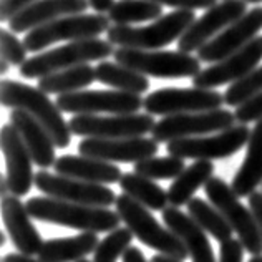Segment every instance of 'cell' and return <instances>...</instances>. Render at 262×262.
I'll list each match as a JSON object with an SVG mask.
<instances>
[{"instance_id":"17","label":"cell","mask_w":262,"mask_h":262,"mask_svg":"<svg viewBox=\"0 0 262 262\" xmlns=\"http://www.w3.org/2000/svg\"><path fill=\"white\" fill-rule=\"evenodd\" d=\"M0 144L5 158V178L10 194L22 198L29 194L32 184H35V174L32 169V155L18 129L9 123L0 129Z\"/></svg>"},{"instance_id":"43","label":"cell","mask_w":262,"mask_h":262,"mask_svg":"<svg viewBox=\"0 0 262 262\" xmlns=\"http://www.w3.org/2000/svg\"><path fill=\"white\" fill-rule=\"evenodd\" d=\"M90 7L96 12V13H105L110 12V9L113 7L115 0H88Z\"/></svg>"},{"instance_id":"36","label":"cell","mask_w":262,"mask_h":262,"mask_svg":"<svg viewBox=\"0 0 262 262\" xmlns=\"http://www.w3.org/2000/svg\"><path fill=\"white\" fill-rule=\"evenodd\" d=\"M0 45H2V58H5L10 65L22 67L27 61L25 57L29 50H27L25 43L20 42L9 30L2 29V32H0Z\"/></svg>"},{"instance_id":"37","label":"cell","mask_w":262,"mask_h":262,"mask_svg":"<svg viewBox=\"0 0 262 262\" xmlns=\"http://www.w3.org/2000/svg\"><path fill=\"white\" fill-rule=\"evenodd\" d=\"M234 115H236V120L239 123H244V125L251 121L262 120V92L257 93L256 96H252L246 103H243L241 106H237Z\"/></svg>"},{"instance_id":"4","label":"cell","mask_w":262,"mask_h":262,"mask_svg":"<svg viewBox=\"0 0 262 262\" xmlns=\"http://www.w3.org/2000/svg\"><path fill=\"white\" fill-rule=\"evenodd\" d=\"M194 20V10H176L156 18L151 25H112L106 33L113 45L140 48V50H158L181 38Z\"/></svg>"},{"instance_id":"15","label":"cell","mask_w":262,"mask_h":262,"mask_svg":"<svg viewBox=\"0 0 262 262\" xmlns=\"http://www.w3.org/2000/svg\"><path fill=\"white\" fill-rule=\"evenodd\" d=\"M247 12L246 0H224L208 9L201 18L192 22L181 38L178 40V50L191 53L198 52L203 45L214 38L217 33L227 29L232 22H236Z\"/></svg>"},{"instance_id":"38","label":"cell","mask_w":262,"mask_h":262,"mask_svg":"<svg viewBox=\"0 0 262 262\" xmlns=\"http://www.w3.org/2000/svg\"><path fill=\"white\" fill-rule=\"evenodd\" d=\"M244 251L246 247L239 239H227L221 243L219 262H244Z\"/></svg>"},{"instance_id":"18","label":"cell","mask_w":262,"mask_h":262,"mask_svg":"<svg viewBox=\"0 0 262 262\" xmlns=\"http://www.w3.org/2000/svg\"><path fill=\"white\" fill-rule=\"evenodd\" d=\"M262 29V7H256L252 10H247L241 18L232 22L227 29L209 40L198 50V58L203 63H216L224 60L234 52L241 50L256 38L259 30Z\"/></svg>"},{"instance_id":"20","label":"cell","mask_w":262,"mask_h":262,"mask_svg":"<svg viewBox=\"0 0 262 262\" xmlns=\"http://www.w3.org/2000/svg\"><path fill=\"white\" fill-rule=\"evenodd\" d=\"M27 204L20 201L18 196L9 194L2 199V219L13 246L18 252L38 254L43 246V239L33 226Z\"/></svg>"},{"instance_id":"32","label":"cell","mask_w":262,"mask_h":262,"mask_svg":"<svg viewBox=\"0 0 262 262\" xmlns=\"http://www.w3.org/2000/svg\"><path fill=\"white\" fill-rule=\"evenodd\" d=\"M188 212L196 223L203 227L206 232H209L212 237L219 243L232 237V227L227 223L226 217L221 214V211L209 203H206L201 198H192L188 203Z\"/></svg>"},{"instance_id":"14","label":"cell","mask_w":262,"mask_h":262,"mask_svg":"<svg viewBox=\"0 0 262 262\" xmlns=\"http://www.w3.org/2000/svg\"><path fill=\"white\" fill-rule=\"evenodd\" d=\"M35 186L45 196L86 206H98V208H110L118 198L105 184L88 183L63 174H52L45 169L35 174Z\"/></svg>"},{"instance_id":"50","label":"cell","mask_w":262,"mask_h":262,"mask_svg":"<svg viewBox=\"0 0 262 262\" xmlns=\"http://www.w3.org/2000/svg\"><path fill=\"white\" fill-rule=\"evenodd\" d=\"M247 4H259V2H262V0H246Z\"/></svg>"},{"instance_id":"33","label":"cell","mask_w":262,"mask_h":262,"mask_svg":"<svg viewBox=\"0 0 262 262\" xmlns=\"http://www.w3.org/2000/svg\"><path fill=\"white\" fill-rule=\"evenodd\" d=\"M184 160L178 156L146 158L135 163V173L149 179H174L184 171Z\"/></svg>"},{"instance_id":"21","label":"cell","mask_w":262,"mask_h":262,"mask_svg":"<svg viewBox=\"0 0 262 262\" xmlns=\"http://www.w3.org/2000/svg\"><path fill=\"white\" fill-rule=\"evenodd\" d=\"M88 7V0H37L13 15L9 20V25L10 30L15 33L30 32L60 17L85 13Z\"/></svg>"},{"instance_id":"48","label":"cell","mask_w":262,"mask_h":262,"mask_svg":"<svg viewBox=\"0 0 262 262\" xmlns=\"http://www.w3.org/2000/svg\"><path fill=\"white\" fill-rule=\"evenodd\" d=\"M249 262H262V254L260 256H252V259Z\"/></svg>"},{"instance_id":"6","label":"cell","mask_w":262,"mask_h":262,"mask_svg":"<svg viewBox=\"0 0 262 262\" xmlns=\"http://www.w3.org/2000/svg\"><path fill=\"white\" fill-rule=\"evenodd\" d=\"M115 61L155 78H194L201 72V60L186 52H158L120 47L113 53Z\"/></svg>"},{"instance_id":"10","label":"cell","mask_w":262,"mask_h":262,"mask_svg":"<svg viewBox=\"0 0 262 262\" xmlns=\"http://www.w3.org/2000/svg\"><path fill=\"white\" fill-rule=\"evenodd\" d=\"M236 115L229 110H208V112H192L164 116L155 125L151 135L158 143H169L179 138L204 136L214 131H224L234 126Z\"/></svg>"},{"instance_id":"34","label":"cell","mask_w":262,"mask_h":262,"mask_svg":"<svg viewBox=\"0 0 262 262\" xmlns=\"http://www.w3.org/2000/svg\"><path fill=\"white\" fill-rule=\"evenodd\" d=\"M260 92H262V65L256 67L252 72L244 75L243 78L231 83L224 93V103L229 106L237 108Z\"/></svg>"},{"instance_id":"19","label":"cell","mask_w":262,"mask_h":262,"mask_svg":"<svg viewBox=\"0 0 262 262\" xmlns=\"http://www.w3.org/2000/svg\"><path fill=\"white\" fill-rule=\"evenodd\" d=\"M80 155L110 163H138L158 153L155 138H85L78 144Z\"/></svg>"},{"instance_id":"40","label":"cell","mask_w":262,"mask_h":262,"mask_svg":"<svg viewBox=\"0 0 262 262\" xmlns=\"http://www.w3.org/2000/svg\"><path fill=\"white\" fill-rule=\"evenodd\" d=\"M33 2L37 0H0V20L9 22L13 15H17L20 10H24Z\"/></svg>"},{"instance_id":"30","label":"cell","mask_w":262,"mask_h":262,"mask_svg":"<svg viewBox=\"0 0 262 262\" xmlns=\"http://www.w3.org/2000/svg\"><path fill=\"white\" fill-rule=\"evenodd\" d=\"M120 188L125 194L136 199L151 211H164L168 208V191H164L153 179L138 173H125L120 179Z\"/></svg>"},{"instance_id":"3","label":"cell","mask_w":262,"mask_h":262,"mask_svg":"<svg viewBox=\"0 0 262 262\" xmlns=\"http://www.w3.org/2000/svg\"><path fill=\"white\" fill-rule=\"evenodd\" d=\"M115 206L123 224L135 234V237L140 243L179 260H184L189 256L183 241L169 227L160 224V221L151 214L146 206L138 203L136 199L125 194V192L116 198Z\"/></svg>"},{"instance_id":"28","label":"cell","mask_w":262,"mask_h":262,"mask_svg":"<svg viewBox=\"0 0 262 262\" xmlns=\"http://www.w3.org/2000/svg\"><path fill=\"white\" fill-rule=\"evenodd\" d=\"M96 80V72L92 65L83 63L65 70L55 72L38 78V88L47 95H65L80 92Z\"/></svg>"},{"instance_id":"47","label":"cell","mask_w":262,"mask_h":262,"mask_svg":"<svg viewBox=\"0 0 262 262\" xmlns=\"http://www.w3.org/2000/svg\"><path fill=\"white\" fill-rule=\"evenodd\" d=\"M9 68H10V63L5 58H2V61H0V72H2V75H5L7 72H9Z\"/></svg>"},{"instance_id":"1","label":"cell","mask_w":262,"mask_h":262,"mask_svg":"<svg viewBox=\"0 0 262 262\" xmlns=\"http://www.w3.org/2000/svg\"><path fill=\"white\" fill-rule=\"evenodd\" d=\"M27 209L33 219L42 223L72 227L90 232H110L120 227L121 217L116 211L98 206H86L57 198H30Z\"/></svg>"},{"instance_id":"8","label":"cell","mask_w":262,"mask_h":262,"mask_svg":"<svg viewBox=\"0 0 262 262\" xmlns=\"http://www.w3.org/2000/svg\"><path fill=\"white\" fill-rule=\"evenodd\" d=\"M110 17L103 13H77V15L60 17L57 20L43 24L30 30L24 38L29 52H42L43 48L57 42L70 40H88L96 38L110 29Z\"/></svg>"},{"instance_id":"44","label":"cell","mask_w":262,"mask_h":262,"mask_svg":"<svg viewBox=\"0 0 262 262\" xmlns=\"http://www.w3.org/2000/svg\"><path fill=\"white\" fill-rule=\"evenodd\" d=\"M2 262H42L40 259H33L30 254L24 252H15V254H7L2 259Z\"/></svg>"},{"instance_id":"46","label":"cell","mask_w":262,"mask_h":262,"mask_svg":"<svg viewBox=\"0 0 262 262\" xmlns=\"http://www.w3.org/2000/svg\"><path fill=\"white\" fill-rule=\"evenodd\" d=\"M7 192H10L9 191V184H7V178H0V196H2V199L5 198V196H9Z\"/></svg>"},{"instance_id":"24","label":"cell","mask_w":262,"mask_h":262,"mask_svg":"<svg viewBox=\"0 0 262 262\" xmlns=\"http://www.w3.org/2000/svg\"><path fill=\"white\" fill-rule=\"evenodd\" d=\"M53 168L57 171V174L83 179V181L98 184L120 183L123 176L121 169L115 166L113 163L98 160V158H90L85 155H63L57 158Z\"/></svg>"},{"instance_id":"35","label":"cell","mask_w":262,"mask_h":262,"mask_svg":"<svg viewBox=\"0 0 262 262\" xmlns=\"http://www.w3.org/2000/svg\"><path fill=\"white\" fill-rule=\"evenodd\" d=\"M133 237L135 234L128 227H116L105 239L100 241L95 251L93 262H116L131 246Z\"/></svg>"},{"instance_id":"51","label":"cell","mask_w":262,"mask_h":262,"mask_svg":"<svg viewBox=\"0 0 262 262\" xmlns=\"http://www.w3.org/2000/svg\"><path fill=\"white\" fill-rule=\"evenodd\" d=\"M77 262H93V260H88V259H80V260H77Z\"/></svg>"},{"instance_id":"16","label":"cell","mask_w":262,"mask_h":262,"mask_svg":"<svg viewBox=\"0 0 262 262\" xmlns=\"http://www.w3.org/2000/svg\"><path fill=\"white\" fill-rule=\"evenodd\" d=\"M262 60V37L257 35L246 47L234 52L224 60L201 70L192 80V86L198 88H217L221 85L234 83L244 75L252 72Z\"/></svg>"},{"instance_id":"41","label":"cell","mask_w":262,"mask_h":262,"mask_svg":"<svg viewBox=\"0 0 262 262\" xmlns=\"http://www.w3.org/2000/svg\"><path fill=\"white\" fill-rule=\"evenodd\" d=\"M249 208L252 211L254 217H256V221H257V226H259L260 234H262V192L254 191L249 196Z\"/></svg>"},{"instance_id":"22","label":"cell","mask_w":262,"mask_h":262,"mask_svg":"<svg viewBox=\"0 0 262 262\" xmlns=\"http://www.w3.org/2000/svg\"><path fill=\"white\" fill-rule=\"evenodd\" d=\"M161 212L163 223L183 241L192 262H216L214 251L206 236V231L189 214H184L176 206H168Z\"/></svg>"},{"instance_id":"13","label":"cell","mask_w":262,"mask_h":262,"mask_svg":"<svg viewBox=\"0 0 262 262\" xmlns=\"http://www.w3.org/2000/svg\"><path fill=\"white\" fill-rule=\"evenodd\" d=\"M224 105V95L208 88H161L144 98V110L149 115H179L208 112Z\"/></svg>"},{"instance_id":"12","label":"cell","mask_w":262,"mask_h":262,"mask_svg":"<svg viewBox=\"0 0 262 262\" xmlns=\"http://www.w3.org/2000/svg\"><path fill=\"white\" fill-rule=\"evenodd\" d=\"M73 135L85 138H133L151 133L156 125L149 113L126 115H75L70 120Z\"/></svg>"},{"instance_id":"27","label":"cell","mask_w":262,"mask_h":262,"mask_svg":"<svg viewBox=\"0 0 262 262\" xmlns=\"http://www.w3.org/2000/svg\"><path fill=\"white\" fill-rule=\"evenodd\" d=\"M212 174H214V164H212V161L196 160V163L184 168L183 173L174 178V181L171 183L168 189L169 204L176 206V208L186 206L194 198V192L201 186H206V183L212 178Z\"/></svg>"},{"instance_id":"39","label":"cell","mask_w":262,"mask_h":262,"mask_svg":"<svg viewBox=\"0 0 262 262\" xmlns=\"http://www.w3.org/2000/svg\"><path fill=\"white\" fill-rule=\"evenodd\" d=\"M155 2L168 7H174L176 10H199L211 9L216 5V0H155Z\"/></svg>"},{"instance_id":"11","label":"cell","mask_w":262,"mask_h":262,"mask_svg":"<svg viewBox=\"0 0 262 262\" xmlns=\"http://www.w3.org/2000/svg\"><path fill=\"white\" fill-rule=\"evenodd\" d=\"M57 106L65 113L73 115H126L138 113L144 106L141 95L120 92V90H92V92H73L58 95Z\"/></svg>"},{"instance_id":"26","label":"cell","mask_w":262,"mask_h":262,"mask_svg":"<svg viewBox=\"0 0 262 262\" xmlns=\"http://www.w3.org/2000/svg\"><path fill=\"white\" fill-rule=\"evenodd\" d=\"M100 241L98 232L83 231L72 237H58L45 241L38 252L42 262H77L96 251Z\"/></svg>"},{"instance_id":"25","label":"cell","mask_w":262,"mask_h":262,"mask_svg":"<svg viewBox=\"0 0 262 262\" xmlns=\"http://www.w3.org/2000/svg\"><path fill=\"white\" fill-rule=\"evenodd\" d=\"M262 183V120L251 129L247 151L243 164L232 178V189L239 198L251 196Z\"/></svg>"},{"instance_id":"31","label":"cell","mask_w":262,"mask_h":262,"mask_svg":"<svg viewBox=\"0 0 262 262\" xmlns=\"http://www.w3.org/2000/svg\"><path fill=\"white\" fill-rule=\"evenodd\" d=\"M115 25L149 22L163 17V5L155 0H118L108 12Z\"/></svg>"},{"instance_id":"45","label":"cell","mask_w":262,"mask_h":262,"mask_svg":"<svg viewBox=\"0 0 262 262\" xmlns=\"http://www.w3.org/2000/svg\"><path fill=\"white\" fill-rule=\"evenodd\" d=\"M149 262H183L176 257H171V256H166V254H156V256L151 257Z\"/></svg>"},{"instance_id":"49","label":"cell","mask_w":262,"mask_h":262,"mask_svg":"<svg viewBox=\"0 0 262 262\" xmlns=\"http://www.w3.org/2000/svg\"><path fill=\"white\" fill-rule=\"evenodd\" d=\"M4 244H5V234L0 232V246H4Z\"/></svg>"},{"instance_id":"29","label":"cell","mask_w":262,"mask_h":262,"mask_svg":"<svg viewBox=\"0 0 262 262\" xmlns=\"http://www.w3.org/2000/svg\"><path fill=\"white\" fill-rule=\"evenodd\" d=\"M96 80L103 85H108L120 92L141 95L149 90V80L146 75L125 67L118 61H101L96 65Z\"/></svg>"},{"instance_id":"5","label":"cell","mask_w":262,"mask_h":262,"mask_svg":"<svg viewBox=\"0 0 262 262\" xmlns=\"http://www.w3.org/2000/svg\"><path fill=\"white\" fill-rule=\"evenodd\" d=\"M113 53L115 48L110 40H77V42H70L68 45L35 55L30 60H27L22 67H18V72L24 78H42L45 75L65 70V68L105 60L112 57Z\"/></svg>"},{"instance_id":"42","label":"cell","mask_w":262,"mask_h":262,"mask_svg":"<svg viewBox=\"0 0 262 262\" xmlns=\"http://www.w3.org/2000/svg\"><path fill=\"white\" fill-rule=\"evenodd\" d=\"M123 262H148V260L138 247L129 246L126 249V252L123 254Z\"/></svg>"},{"instance_id":"7","label":"cell","mask_w":262,"mask_h":262,"mask_svg":"<svg viewBox=\"0 0 262 262\" xmlns=\"http://www.w3.org/2000/svg\"><path fill=\"white\" fill-rule=\"evenodd\" d=\"M206 196L209 198L211 204L221 211V214L226 217L231 224L232 231L237 234L239 241L243 243L247 252L252 256L262 254V234L257 226V221L254 217L251 208L241 203L236 191L232 189L223 178L212 176L204 186Z\"/></svg>"},{"instance_id":"2","label":"cell","mask_w":262,"mask_h":262,"mask_svg":"<svg viewBox=\"0 0 262 262\" xmlns=\"http://www.w3.org/2000/svg\"><path fill=\"white\" fill-rule=\"evenodd\" d=\"M0 101L7 108L25 110L27 113H30L48 131L57 148L63 149L70 146L73 135L70 125L63 120L57 103H53L38 86L33 88L15 80H2Z\"/></svg>"},{"instance_id":"23","label":"cell","mask_w":262,"mask_h":262,"mask_svg":"<svg viewBox=\"0 0 262 262\" xmlns=\"http://www.w3.org/2000/svg\"><path fill=\"white\" fill-rule=\"evenodd\" d=\"M10 123L22 135L33 163L42 169L53 166L57 155H55V143L48 131L25 110H13L10 113Z\"/></svg>"},{"instance_id":"9","label":"cell","mask_w":262,"mask_h":262,"mask_svg":"<svg viewBox=\"0 0 262 262\" xmlns=\"http://www.w3.org/2000/svg\"><path fill=\"white\" fill-rule=\"evenodd\" d=\"M251 129L244 123L234 125L214 136H192L179 138L168 143V153L178 158H191V160H224L234 156L237 151L247 146Z\"/></svg>"}]
</instances>
